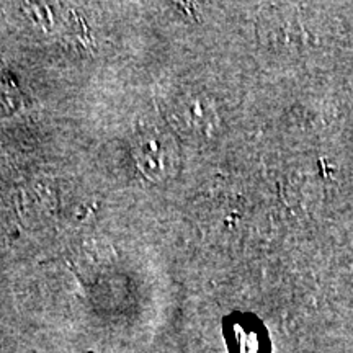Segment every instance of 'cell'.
<instances>
[{
  "label": "cell",
  "mask_w": 353,
  "mask_h": 353,
  "mask_svg": "<svg viewBox=\"0 0 353 353\" xmlns=\"http://www.w3.org/2000/svg\"><path fill=\"white\" fill-rule=\"evenodd\" d=\"M229 353H272V343L262 321L252 314L234 312L224 319Z\"/></svg>",
  "instance_id": "7a4b0ae2"
},
{
  "label": "cell",
  "mask_w": 353,
  "mask_h": 353,
  "mask_svg": "<svg viewBox=\"0 0 353 353\" xmlns=\"http://www.w3.org/2000/svg\"><path fill=\"white\" fill-rule=\"evenodd\" d=\"M132 157L141 174L152 182H165L179 174V144L161 128H148L134 136Z\"/></svg>",
  "instance_id": "6da1fadb"
}]
</instances>
